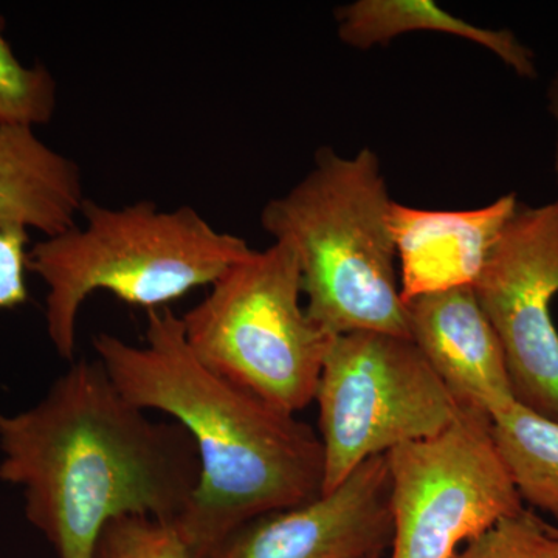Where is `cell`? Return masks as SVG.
<instances>
[{
  "instance_id": "cell-1",
  "label": "cell",
  "mask_w": 558,
  "mask_h": 558,
  "mask_svg": "<svg viewBox=\"0 0 558 558\" xmlns=\"http://www.w3.org/2000/svg\"><path fill=\"white\" fill-rule=\"evenodd\" d=\"M0 481L21 488L57 558H94L123 517L174 524L201 478L186 429L124 398L98 359L73 360L32 409L0 414Z\"/></svg>"
},
{
  "instance_id": "cell-2",
  "label": "cell",
  "mask_w": 558,
  "mask_h": 558,
  "mask_svg": "<svg viewBox=\"0 0 558 558\" xmlns=\"http://www.w3.org/2000/svg\"><path fill=\"white\" fill-rule=\"evenodd\" d=\"M92 344L124 398L171 417L196 446L199 484L174 523L190 558H209L245 524L323 494L318 433L207 368L170 307L148 312L143 344L105 332Z\"/></svg>"
},
{
  "instance_id": "cell-3",
  "label": "cell",
  "mask_w": 558,
  "mask_h": 558,
  "mask_svg": "<svg viewBox=\"0 0 558 558\" xmlns=\"http://www.w3.org/2000/svg\"><path fill=\"white\" fill-rule=\"evenodd\" d=\"M392 204L374 150L344 157L322 148L314 168L260 211L263 229L299 260L307 314L330 336L373 330L410 339Z\"/></svg>"
},
{
  "instance_id": "cell-4",
  "label": "cell",
  "mask_w": 558,
  "mask_h": 558,
  "mask_svg": "<svg viewBox=\"0 0 558 558\" xmlns=\"http://www.w3.org/2000/svg\"><path fill=\"white\" fill-rule=\"evenodd\" d=\"M80 215L83 227L47 236L28 252V270L47 288V336L69 362L80 310L92 293H112L146 312L165 310L253 253L247 241L216 230L189 205L163 211L150 201L109 208L86 199Z\"/></svg>"
},
{
  "instance_id": "cell-5",
  "label": "cell",
  "mask_w": 558,
  "mask_h": 558,
  "mask_svg": "<svg viewBox=\"0 0 558 558\" xmlns=\"http://www.w3.org/2000/svg\"><path fill=\"white\" fill-rule=\"evenodd\" d=\"M299 260L274 244L231 266L182 319L193 354L207 368L270 405L296 414L315 399L333 337L303 304Z\"/></svg>"
},
{
  "instance_id": "cell-6",
  "label": "cell",
  "mask_w": 558,
  "mask_h": 558,
  "mask_svg": "<svg viewBox=\"0 0 558 558\" xmlns=\"http://www.w3.org/2000/svg\"><path fill=\"white\" fill-rule=\"evenodd\" d=\"M314 402L323 494L369 459L439 435L461 409L413 341L373 330L333 337Z\"/></svg>"
},
{
  "instance_id": "cell-7",
  "label": "cell",
  "mask_w": 558,
  "mask_h": 558,
  "mask_svg": "<svg viewBox=\"0 0 558 558\" xmlns=\"http://www.w3.org/2000/svg\"><path fill=\"white\" fill-rule=\"evenodd\" d=\"M387 462L388 558H451L524 509L483 411L461 405L444 432L389 451Z\"/></svg>"
},
{
  "instance_id": "cell-8",
  "label": "cell",
  "mask_w": 558,
  "mask_h": 558,
  "mask_svg": "<svg viewBox=\"0 0 558 558\" xmlns=\"http://www.w3.org/2000/svg\"><path fill=\"white\" fill-rule=\"evenodd\" d=\"M505 349L517 402L558 422V201L520 207L473 286Z\"/></svg>"
},
{
  "instance_id": "cell-9",
  "label": "cell",
  "mask_w": 558,
  "mask_h": 558,
  "mask_svg": "<svg viewBox=\"0 0 558 558\" xmlns=\"http://www.w3.org/2000/svg\"><path fill=\"white\" fill-rule=\"evenodd\" d=\"M391 539L385 454L314 501L245 524L209 558H380Z\"/></svg>"
},
{
  "instance_id": "cell-10",
  "label": "cell",
  "mask_w": 558,
  "mask_h": 558,
  "mask_svg": "<svg viewBox=\"0 0 558 558\" xmlns=\"http://www.w3.org/2000/svg\"><path fill=\"white\" fill-rule=\"evenodd\" d=\"M410 339L459 405L495 416L517 402L505 349L470 286L405 301Z\"/></svg>"
},
{
  "instance_id": "cell-11",
  "label": "cell",
  "mask_w": 558,
  "mask_h": 558,
  "mask_svg": "<svg viewBox=\"0 0 558 558\" xmlns=\"http://www.w3.org/2000/svg\"><path fill=\"white\" fill-rule=\"evenodd\" d=\"M517 209L513 193L473 209H425L395 202L389 226L403 301L473 288Z\"/></svg>"
},
{
  "instance_id": "cell-12",
  "label": "cell",
  "mask_w": 558,
  "mask_h": 558,
  "mask_svg": "<svg viewBox=\"0 0 558 558\" xmlns=\"http://www.w3.org/2000/svg\"><path fill=\"white\" fill-rule=\"evenodd\" d=\"M84 201L76 161L33 128L0 124V223L57 236L76 226Z\"/></svg>"
},
{
  "instance_id": "cell-13",
  "label": "cell",
  "mask_w": 558,
  "mask_h": 558,
  "mask_svg": "<svg viewBox=\"0 0 558 558\" xmlns=\"http://www.w3.org/2000/svg\"><path fill=\"white\" fill-rule=\"evenodd\" d=\"M339 38L368 50L407 33L432 32L472 40L497 54L521 76H534V54L509 31L476 27L432 0H355L336 11Z\"/></svg>"
},
{
  "instance_id": "cell-14",
  "label": "cell",
  "mask_w": 558,
  "mask_h": 558,
  "mask_svg": "<svg viewBox=\"0 0 558 558\" xmlns=\"http://www.w3.org/2000/svg\"><path fill=\"white\" fill-rule=\"evenodd\" d=\"M492 432L524 508L558 527V422L515 402L492 416Z\"/></svg>"
},
{
  "instance_id": "cell-15",
  "label": "cell",
  "mask_w": 558,
  "mask_h": 558,
  "mask_svg": "<svg viewBox=\"0 0 558 558\" xmlns=\"http://www.w3.org/2000/svg\"><path fill=\"white\" fill-rule=\"evenodd\" d=\"M5 31V17L0 14V124L35 130L53 119L57 81L46 65L22 64Z\"/></svg>"
},
{
  "instance_id": "cell-16",
  "label": "cell",
  "mask_w": 558,
  "mask_h": 558,
  "mask_svg": "<svg viewBox=\"0 0 558 558\" xmlns=\"http://www.w3.org/2000/svg\"><path fill=\"white\" fill-rule=\"evenodd\" d=\"M451 558H558V527L524 508L470 539Z\"/></svg>"
},
{
  "instance_id": "cell-17",
  "label": "cell",
  "mask_w": 558,
  "mask_h": 558,
  "mask_svg": "<svg viewBox=\"0 0 558 558\" xmlns=\"http://www.w3.org/2000/svg\"><path fill=\"white\" fill-rule=\"evenodd\" d=\"M94 558H190L174 524L123 517L102 531Z\"/></svg>"
},
{
  "instance_id": "cell-18",
  "label": "cell",
  "mask_w": 558,
  "mask_h": 558,
  "mask_svg": "<svg viewBox=\"0 0 558 558\" xmlns=\"http://www.w3.org/2000/svg\"><path fill=\"white\" fill-rule=\"evenodd\" d=\"M31 233L13 223H0V311L16 310L31 300L28 252Z\"/></svg>"
},
{
  "instance_id": "cell-19",
  "label": "cell",
  "mask_w": 558,
  "mask_h": 558,
  "mask_svg": "<svg viewBox=\"0 0 558 558\" xmlns=\"http://www.w3.org/2000/svg\"><path fill=\"white\" fill-rule=\"evenodd\" d=\"M549 110L554 119L557 121V154H556V171L558 178V75L550 83L549 87Z\"/></svg>"
},
{
  "instance_id": "cell-20",
  "label": "cell",
  "mask_w": 558,
  "mask_h": 558,
  "mask_svg": "<svg viewBox=\"0 0 558 558\" xmlns=\"http://www.w3.org/2000/svg\"><path fill=\"white\" fill-rule=\"evenodd\" d=\"M380 558H384V557H380Z\"/></svg>"
}]
</instances>
